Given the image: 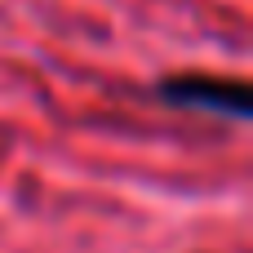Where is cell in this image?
<instances>
[{"instance_id": "obj_1", "label": "cell", "mask_w": 253, "mask_h": 253, "mask_svg": "<svg viewBox=\"0 0 253 253\" xmlns=\"http://www.w3.org/2000/svg\"><path fill=\"white\" fill-rule=\"evenodd\" d=\"M156 98L182 111H205V116H222V120H249L253 93L245 80H227V76H165L156 84Z\"/></svg>"}]
</instances>
